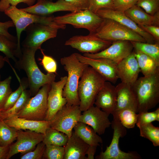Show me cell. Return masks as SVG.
<instances>
[{
    "instance_id": "28",
    "label": "cell",
    "mask_w": 159,
    "mask_h": 159,
    "mask_svg": "<svg viewBox=\"0 0 159 159\" xmlns=\"http://www.w3.org/2000/svg\"><path fill=\"white\" fill-rule=\"evenodd\" d=\"M0 51L4 54L5 57L11 59L16 63L21 56L18 50L17 43L6 36L0 34Z\"/></svg>"
},
{
    "instance_id": "37",
    "label": "cell",
    "mask_w": 159,
    "mask_h": 159,
    "mask_svg": "<svg viewBox=\"0 0 159 159\" xmlns=\"http://www.w3.org/2000/svg\"><path fill=\"white\" fill-rule=\"evenodd\" d=\"M138 119L136 123L138 126L141 125L159 121V108L152 112H143L138 113Z\"/></svg>"
},
{
    "instance_id": "43",
    "label": "cell",
    "mask_w": 159,
    "mask_h": 159,
    "mask_svg": "<svg viewBox=\"0 0 159 159\" xmlns=\"http://www.w3.org/2000/svg\"><path fill=\"white\" fill-rule=\"evenodd\" d=\"M138 0H113V9L124 12L136 5Z\"/></svg>"
},
{
    "instance_id": "32",
    "label": "cell",
    "mask_w": 159,
    "mask_h": 159,
    "mask_svg": "<svg viewBox=\"0 0 159 159\" xmlns=\"http://www.w3.org/2000/svg\"><path fill=\"white\" fill-rule=\"evenodd\" d=\"M17 130L8 125L0 119V146L10 145L16 139Z\"/></svg>"
},
{
    "instance_id": "38",
    "label": "cell",
    "mask_w": 159,
    "mask_h": 159,
    "mask_svg": "<svg viewBox=\"0 0 159 159\" xmlns=\"http://www.w3.org/2000/svg\"><path fill=\"white\" fill-rule=\"evenodd\" d=\"M12 77L10 76L0 82V110H1L10 94L12 92L10 87Z\"/></svg>"
},
{
    "instance_id": "39",
    "label": "cell",
    "mask_w": 159,
    "mask_h": 159,
    "mask_svg": "<svg viewBox=\"0 0 159 159\" xmlns=\"http://www.w3.org/2000/svg\"><path fill=\"white\" fill-rule=\"evenodd\" d=\"M136 5L151 15L159 12V0H138Z\"/></svg>"
},
{
    "instance_id": "26",
    "label": "cell",
    "mask_w": 159,
    "mask_h": 159,
    "mask_svg": "<svg viewBox=\"0 0 159 159\" xmlns=\"http://www.w3.org/2000/svg\"><path fill=\"white\" fill-rule=\"evenodd\" d=\"M74 132L89 146H99L103 141L101 138L90 126L79 122L73 128Z\"/></svg>"
},
{
    "instance_id": "48",
    "label": "cell",
    "mask_w": 159,
    "mask_h": 159,
    "mask_svg": "<svg viewBox=\"0 0 159 159\" xmlns=\"http://www.w3.org/2000/svg\"><path fill=\"white\" fill-rule=\"evenodd\" d=\"M97 147L95 146H89L86 153L87 155V159L94 158V156L96 151Z\"/></svg>"
},
{
    "instance_id": "8",
    "label": "cell",
    "mask_w": 159,
    "mask_h": 159,
    "mask_svg": "<svg viewBox=\"0 0 159 159\" xmlns=\"http://www.w3.org/2000/svg\"><path fill=\"white\" fill-rule=\"evenodd\" d=\"M51 85L42 87L33 97L29 98L22 110L16 115L18 117L34 120H45L48 109L47 97Z\"/></svg>"
},
{
    "instance_id": "9",
    "label": "cell",
    "mask_w": 159,
    "mask_h": 159,
    "mask_svg": "<svg viewBox=\"0 0 159 159\" xmlns=\"http://www.w3.org/2000/svg\"><path fill=\"white\" fill-rule=\"evenodd\" d=\"M111 125L113 130L112 140L110 145L104 152L102 151L95 157L97 159H140V156L135 151L125 152L119 148V142L120 138L126 134V128L121 124L117 117L113 116Z\"/></svg>"
},
{
    "instance_id": "22",
    "label": "cell",
    "mask_w": 159,
    "mask_h": 159,
    "mask_svg": "<svg viewBox=\"0 0 159 159\" xmlns=\"http://www.w3.org/2000/svg\"><path fill=\"white\" fill-rule=\"evenodd\" d=\"M3 120L8 125L17 130H28L44 135L50 125V121L30 120L19 117L16 115Z\"/></svg>"
},
{
    "instance_id": "1",
    "label": "cell",
    "mask_w": 159,
    "mask_h": 159,
    "mask_svg": "<svg viewBox=\"0 0 159 159\" xmlns=\"http://www.w3.org/2000/svg\"><path fill=\"white\" fill-rule=\"evenodd\" d=\"M37 49L23 48L22 54L15 63L16 68L22 69L27 77L31 95H35L41 87L47 84L51 85L55 81L54 73L45 74L40 70L36 63L35 55Z\"/></svg>"
},
{
    "instance_id": "2",
    "label": "cell",
    "mask_w": 159,
    "mask_h": 159,
    "mask_svg": "<svg viewBox=\"0 0 159 159\" xmlns=\"http://www.w3.org/2000/svg\"><path fill=\"white\" fill-rule=\"evenodd\" d=\"M132 87L137 102L138 113L148 111L159 102V70L138 78Z\"/></svg>"
},
{
    "instance_id": "7",
    "label": "cell",
    "mask_w": 159,
    "mask_h": 159,
    "mask_svg": "<svg viewBox=\"0 0 159 159\" xmlns=\"http://www.w3.org/2000/svg\"><path fill=\"white\" fill-rule=\"evenodd\" d=\"M103 19L88 9L70 12L64 15L53 16V21L62 25L67 24L76 28H83L93 33L99 26Z\"/></svg>"
},
{
    "instance_id": "40",
    "label": "cell",
    "mask_w": 159,
    "mask_h": 159,
    "mask_svg": "<svg viewBox=\"0 0 159 159\" xmlns=\"http://www.w3.org/2000/svg\"><path fill=\"white\" fill-rule=\"evenodd\" d=\"M40 49L43 56L42 59L39 58L41 61V64L47 73H56L57 69L56 61L52 57L45 55L41 48Z\"/></svg>"
},
{
    "instance_id": "24",
    "label": "cell",
    "mask_w": 159,
    "mask_h": 159,
    "mask_svg": "<svg viewBox=\"0 0 159 159\" xmlns=\"http://www.w3.org/2000/svg\"><path fill=\"white\" fill-rule=\"evenodd\" d=\"M89 146L73 131L64 146V159H87L86 155Z\"/></svg>"
},
{
    "instance_id": "23",
    "label": "cell",
    "mask_w": 159,
    "mask_h": 159,
    "mask_svg": "<svg viewBox=\"0 0 159 159\" xmlns=\"http://www.w3.org/2000/svg\"><path fill=\"white\" fill-rule=\"evenodd\" d=\"M115 88L116 105L114 113L127 108L134 110L138 113L136 100L132 86L121 82L115 87Z\"/></svg>"
},
{
    "instance_id": "49",
    "label": "cell",
    "mask_w": 159,
    "mask_h": 159,
    "mask_svg": "<svg viewBox=\"0 0 159 159\" xmlns=\"http://www.w3.org/2000/svg\"><path fill=\"white\" fill-rule=\"evenodd\" d=\"M9 146H0V159H7L9 150Z\"/></svg>"
},
{
    "instance_id": "21",
    "label": "cell",
    "mask_w": 159,
    "mask_h": 159,
    "mask_svg": "<svg viewBox=\"0 0 159 159\" xmlns=\"http://www.w3.org/2000/svg\"><path fill=\"white\" fill-rule=\"evenodd\" d=\"M116 97L115 86L105 81L96 96L94 104L109 115L115 110Z\"/></svg>"
},
{
    "instance_id": "25",
    "label": "cell",
    "mask_w": 159,
    "mask_h": 159,
    "mask_svg": "<svg viewBox=\"0 0 159 159\" xmlns=\"http://www.w3.org/2000/svg\"><path fill=\"white\" fill-rule=\"evenodd\" d=\"M124 12L139 26L148 25L158 26L159 12L154 15H151L135 5Z\"/></svg>"
},
{
    "instance_id": "10",
    "label": "cell",
    "mask_w": 159,
    "mask_h": 159,
    "mask_svg": "<svg viewBox=\"0 0 159 159\" xmlns=\"http://www.w3.org/2000/svg\"><path fill=\"white\" fill-rule=\"evenodd\" d=\"M58 27L36 23L26 28V37L21 43L23 48L40 49L42 44L50 39L56 37Z\"/></svg>"
},
{
    "instance_id": "50",
    "label": "cell",
    "mask_w": 159,
    "mask_h": 159,
    "mask_svg": "<svg viewBox=\"0 0 159 159\" xmlns=\"http://www.w3.org/2000/svg\"><path fill=\"white\" fill-rule=\"evenodd\" d=\"M8 60H9V59L0 55V69L4 66L5 62H7ZM1 78L0 74V82L1 81Z\"/></svg>"
},
{
    "instance_id": "47",
    "label": "cell",
    "mask_w": 159,
    "mask_h": 159,
    "mask_svg": "<svg viewBox=\"0 0 159 159\" xmlns=\"http://www.w3.org/2000/svg\"><path fill=\"white\" fill-rule=\"evenodd\" d=\"M78 10L88 9V0H64Z\"/></svg>"
},
{
    "instance_id": "29",
    "label": "cell",
    "mask_w": 159,
    "mask_h": 159,
    "mask_svg": "<svg viewBox=\"0 0 159 159\" xmlns=\"http://www.w3.org/2000/svg\"><path fill=\"white\" fill-rule=\"evenodd\" d=\"M68 138L64 133L49 127L46 130L42 142L45 145L64 146Z\"/></svg>"
},
{
    "instance_id": "17",
    "label": "cell",
    "mask_w": 159,
    "mask_h": 159,
    "mask_svg": "<svg viewBox=\"0 0 159 159\" xmlns=\"http://www.w3.org/2000/svg\"><path fill=\"white\" fill-rule=\"evenodd\" d=\"M109 116L100 108L93 105L83 111L80 116L79 122L88 125L98 135H102L111 125Z\"/></svg>"
},
{
    "instance_id": "30",
    "label": "cell",
    "mask_w": 159,
    "mask_h": 159,
    "mask_svg": "<svg viewBox=\"0 0 159 159\" xmlns=\"http://www.w3.org/2000/svg\"><path fill=\"white\" fill-rule=\"evenodd\" d=\"M137 113L134 110L127 108L114 112L112 115L116 116L121 124L126 128L130 129L134 128L136 124Z\"/></svg>"
},
{
    "instance_id": "14",
    "label": "cell",
    "mask_w": 159,
    "mask_h": 159,
    "mask_svg": "<svg viewBox=\"0 0 159 159\" xmlns=\"http://www.w3.org/2000/svg\"><path fill=\"white\" fill-rule=\"evenodd\" d=\"M131 42L127 41H117L107 47L95 53H84L83 55L92 59L105 58L118 63L126 57L133 50Z\"/></svg>"
},
{
    "instance_id": "19",
    "label": "cell",
    "mask_w": 159,
    "mask_h": 159,
    "mask_svg": "<svg viewBox=\"0 0 159 159\" xmlns=\"http://www.w3.org/2000/svg\"><path fill=\"white\" fill-rule=\"evenodd\" d=\"M20 9L30 13L43 16H48L57 11L72 12L79 10L64 0H57L55 2L49 0H37L35 4Z\"/></svg>"
},
{
    "instance_id": "36",
    "label": "cell",
    "mask_w": 159,
    "mask_h": 159,
    "mask_svg": "<svg viewBox=\"0 0 159 159\" xmlns=\"http://www.w3.org/2000/svg\"><path fill=\"white\" fill-rule=\"evenodd\" d=\"M64 146L46 145L43 158L47 159H64Z\"/></svg>"
},
{
    "instance_id": "6",
    "label": "cell",
    "mask_w": 159,
    "mask_h": 159,
    "mask_svg": "<svg viewBox=\"0 0 159 159\" xmlns=\"http://www.w3.org/2000/svg\"><path fill=\"white\" fill-rule=\"evenodd\" d=\"M4 12L11 19L16 27L18 50L20 54L22 53L20 44L21 34L28 26L33 23H39L60 26L59 24L53 21V16H43L32 14L18 9L15 6H10Z\"/></svg>"
},
{
    "instance_id": "20",
    "label": "cell",
    "mask_w": 159,
    "mask_h": 159,
    "mask_svg": "<svg viewBox=\"0 0 159 159\" xmlns=\"http://www.w3.org/2000/svg\"><path fill=\"white\" fill-rule=\"evenodd\" d=\"M117 72L121 82L132 86L136 82L140 70L133 51L117 63Z\"/></svg>"
},
{
    "instance_id": "11",
    "label": "cell",
    "mask_w": 159,
    "mask_h": 159,
    "mask_svg": "<svg viewBox=\"0 0 159 159\" xmlns=\"http://www.w3.org/2000/svg\"><path fill=\"white\" fill-rule=\"evenodd\" d=\"M81 112L79 105H65L50 121V127L64 133L69 138L74 127L79 122Z\"/></svg>"
},
{
    "instance_id": "12",
    "label": "cell",
    "mask_w": 159,
    "mask_h": 159,
    "mask_svg": "<svg viewBox=\"0 0 159 159\" xmlns=\"http://www.w3.org/2000/svg\"><path fill=\"white\" fill-rule=\"evenodd\" d=\"M111 42L102 39L93 33L87 35H76L69 38L64 44L79 52L84 53H95L107 47Z\"/></svg>"
},
{
    "instance_id": "42",
    "label": "cell",
    "mask_w": 159,
    "mask_h": 159,
    "mask_svg": "<svg viewBox=\"0 0 159 159\" xmlns=\"http://www.w3.org/2000/svg\"><path fill=\"white\" fill-rule=\"evenodd\" d=\"M46 148L45 144L42 142L39 143L33 151L26 153L20 158L21 159H41L43 158Z\"/></svg>"
},
{
    "instance_id": "4",
    "label": "cell",
    "mask_w": 159,
    "mask_h": 159,
    "mask_svg": "<svg viewBox=\"0 0 159 159\" xmlns=\"http://www.w3.org/2000/svg\"><path fill=\"white\" fill-rule=\"evenodd\" d=\"M105 81L91 67L88 66L85 69L78 86L79 106L82 112L94 105L96 96Z\"/></svg>"
},
{
    "instance_id": "35",
    "label": "cell",
    "mask_w": 159,
    "mask_h": 159,
    "mask_svg": "<svg viewBox=\"0 0 159 159\" xmlns=\"http://www.w3.org/2000/svg\"><path fill=\"white\" fill-rule=\"evenodd\" d=\"M20 85L17 89L9 95L1 111H5L12 107L20 97L23 92L29 87L27 78H23L19 80Z\"/></svg>"
},
{
    "instance_id": "52",
    "label": "cell",
    "mask_w": 159,
    "mask_h": 159,
    "mask_svg": "<svg viewBox=\"0 0 159 159\" xmlns=\"http://www.w3.org/2000/svg\"><path fill=\"white\" fill-rule=\"evenodd\" d=\"M50 1H52V0H49Z\"/></svg>"
},
{
    "instance_id": "13",
    "label": "cell",
    "mask_w": 159,
    "mask_h": 159,
    "mask_svg": "<svg viewBox=\"0 0 159 159\" xmlns=\"http://www.w3.org/2000/svg\"><path fill=\"white\" fill-rule=\"evenodd\" d=\"M78 59L94 69L106 81L115 83L118 77L117 72V63L105 58H90L75 53Z\"/></svg>"
},
{
    "instance_id": "41",
    "label": "cell",
    "mask_w": 159,
    "mask_h": 159,
    "mask_svg": "<svg viewBox=\"0 0 159 159\" xmlns=\"http://www.w3.org/2000/svg\"><path fill=\"white\" fill-rule=\"evenodd\" d=\"M88 9L95 13L97 11L105 9H112L113 0H88Z\"/></svg>"
},
{
    "instance_id": "34",
    "label": "cell",
    "mask_w": 159,
    "mask_h": 159,
    "mask_svg": "<svg viewBox=\"0 0 159 159\" xmlns=\"http://www.w3.org/2000/svg\"><path fill=\"white\" fill-rule=\"evenodd\" d=\"M31 95L29 90L26 89L24 90L18 101L12 107L5 111L1 110L2 120L16 115L24 107Z\"/></svg>"
},
{
    "instance_id": "3",
    "label": "cell",
    "mask_w": 159,
    "mask_h": 159,
    "mask_svg": "<svg viewBox=\"0 0 159 159\" xmlns=\"http://www.w3.org/2000/svg\"><path fill=\"white\" fill-rule=\"evenodd\" d=\"M60 62L68 75L62 92L63 96L67 100L66 105L79 106L78 83L84 70L89 66L80 62L75 53L62 58Z\"/></svg>"
},
{
    "instance_id": "51",
    "label": "cell",
    "mask_w": 159,
    "mask_h": 159,
    "mask_svg": "<svg viewBox=\"0 0 159 159\" xmlns=\"http://www.w3.org/2000/svg\"><path fill=\"white\" fill-rule=\"evenodd\" d=\"M0 119L2 120V115L1 113V111L0 110Z\"/></svg>"
},
{
    "instance_id": "31",
    "label": "cell",
    "mask_w": 159,
    "mask_h": 159,
    "mask_svg": "<svg viewBox=\"0 0 159 159\" xmlns=\"http://www.w3.org/2000/svg\"><path fill=\"white\" fill-rule=\"evenodd\" d=\"M134 49L139 51L153 58L159 66V45L158 43L131 42Z\"/></svg>"
},
{
    "instance_id": "45",
    "label": "cell",
    "mask_w": 159,
    "mask_h": 159,
    "mask_svg": "<svg viewBox=\"0 0 159 159\" xmlns=\"http://www.w3.org/2000/svg\"><path fill=\"white\" fill-rule=\"evenodd\" d=\"M14 26L12 20L5 22H0V34L4 35L11 40L17 42V38L11 35L8 32V29Z\"/></svg>"
},
{
    "instance_id": "27",
    "label": "cell",
    "mask_w": 159,
    "mask_h": 159,
    "mask_svg": "<svg viewBox=\"0 0 159 159\" xmlns=\"http://www.w3.org/2000/svg\"><path fill=\"white\" fill-rule=\"evenodd\" d=\"M133 52L144 76L150 75L159 70V66L152 57L135 49Z\"/></svg>"
},
{
    "instance_id": "46",
    "label": "cell",
    "mask_w": 159,
    "mask_h": 159,
    "mask_svg": "<svg viewBox=\"0 0 159 159\" xmlns=\"http://www.w3.org/2000/svg\"><path fill=\"white\" fill-rule=\"evenodd\" d=\"M139 26L152 36L158 43L159 42V27L158 26L148 25Z\"/></svg>"
},
{
    "instance_id": "33",
    "label": "cell",
    "mask_w": 159,
    "mask_h": 159,
    "mask_svg": "<svg viewBox=\"0 0 159 159\" xmlns=\"http://www.w3.org/2000/svg\"><path fill=\"white\" fill-rule=\"evenodd\" d=\"M140 130V135L151 141L154 146H159V127L152 123L138 126Z\"/></svg>"
},
{
    "instance_id": "16",
    "label": "cell",
    "mask_w": 159,
    "mask_h": 159,
    "mask_svg": "<svg viewBox=\"0 0 159 159\" xmlns=\"http://www.w3.org/2000/svg\"><path fill=\"white\" fill-rule=\"evenodd\" d=\"M67 78V76L62 77L59 81H54L51 84L48 95V109L45 120L50 121L57 112L66 104L67 100L63 96L62 92Z\"/></svg>"
},
{
    "instance_id": "18",
    "label": "cell",
    "mask_w": 159,
    "mask_h": 159,
    "mask_svg": "<svg viewBox=\"0 0 159 159\" xmlns=\"http://www.w3.org/2000/svg\"><path fill=\"white\" fill-rule=\"evenodd\" d=\"M95 13L102 19L113 20L133 30L143 37L147 43H157L152 36L140 27L124 12L112 9H100Z\"/></svg>"
},
{
    "instance_id": "44",
    "label": "cell",
    "mask_w": 159,
    "mask_h": 159,
    "mask_svg": "<svg viewBox=\"0 0 159 159\" xmlns=\"http://www.w3.org/2000/svg\"><path fill=\"white\" fill-rule=\"evenodd\" d=\"M36 0H1L0 11L4 12L10 6H16L21 3L26 4L29 6L34 5Z\"/></svg>"
},
{
    "instance_id": "5",
    "label": "cell",
    "mask_w": 159,
    "mask_h": 159,
    "mask_svg": "<svg viewBox=\"0 0 159 159\" xmlns=\"http://www.w3.org/2000/svg\"><path fill=\"white\" fill-rule=\"evenodd\" d=\"M93 33L102 39L111 42L127 41L146 42L137 33L111 19H103L99 26Z\"/></svg>"
},
{
    "instance_id": "15",
    "label": "cell",
    "mask_w": 159,
    "mask_h": 159,
    "mask_svg": "<svg viewBox=\"0 0 159 159\" xmlns=\"http://www.w3.org/2000/svg\"><path fill=\"white\" fill-rule=\"evenodd\" d=\"M16 141L9 146L7 159L19 153H25L31 151L39 143L42 141L44 135L29 130H17Z\"/></svg>"
}]
</instances>
